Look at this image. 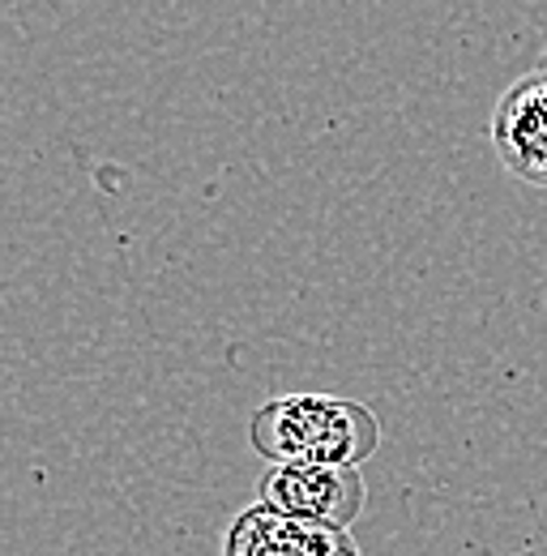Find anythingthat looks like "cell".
<instances>
[{
  "mask_svg": "<svg viewBox=\"0 0 547 556\" xmlns=\"http://www.w3.org/2000/svg\"><path fill=\"white\" fill-rule=\"evenodd\" d=\"M266 463H346L359 467L381 445V419L339 394H282L257 407L249 424Z\"/></svg>",
  "mask_w": 547,
  "mask_h": 556,
  "instance_id": "cell-1",
  "label": "cell"
},
{
  "mask_svg": "<svg viewBox=\"0 0 547 556\" xmlns=\"http://www.w3.org/2000/svg\"><path fill=\"white\" fill-rule=\"evenodd\" d=\"M262 501L291 518L351 527L368 505V488L359 467L346 463H270Z\"/></svg>",
  "mask_w": 547,
  "mask_h": 556,
  "instance_id": "cell-2",
  "label": "cell"
},
{
  "mask_svg": "<svg viewBox=\"0 0 547 556\" xmlns=\"http://www.w3.org/2000/svg\"><path fill=\"white\" fill-rule=\"evenodd\" d=\"M492 146L509 176L547 189V56L539 70L518 77L492 116Z\"/></svg>",
  "mask_w": 547,
  "mask_h": 556,
  "instance_id": "cell-3",
  "label": "cell"
},
{
  "mask_svg": "<svg viewBox=\"0 0 547 556\" xmlns=\"http://www.w3.org/2000/svg\"><path fill=\"white\" fill-rule=\"evenodd\" d=\"M222 556H359V548L346 535V527L291 518L257 501L227 527Z\"/></svg>",
  "mask_w": 547,
  "mask_h": 556,
  "instance_id": "cell-4",
  "label": "cell"
}]
</instances>
